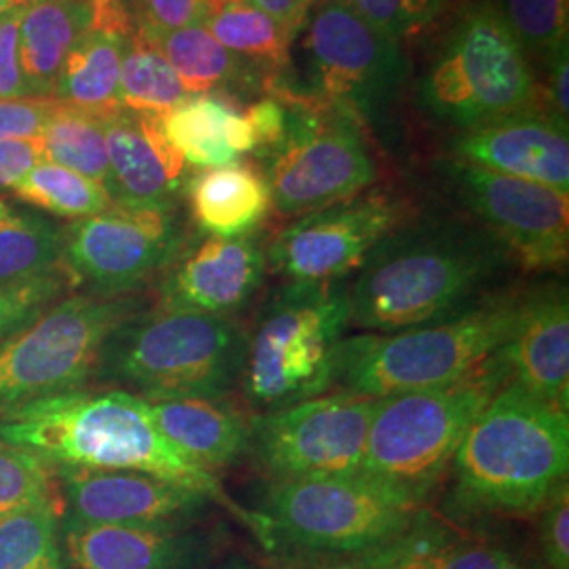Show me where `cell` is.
Wrapping results in <instances>:
<instances>
[{"label": "cell", "instance_id": "6da1fadb", "mask_svg": "<svg viewBox=\"0 0 569 569\" xmlns=\"http://www.w3.org/2000/svg\"><path fill=\"white\" fill-rule=\"evenodd\" d=\"M0 443L37 456L49 468L140 470L207 493L244 526L218 477L173 448L136 395L74 390L0 413Z\"/></svg>", "mask_w": 569, "mask_h": 569}, {"label": "cell", "instance_id": "7a4b0ae2", "mask_svg": "<svg viewBox=\"0 0 569 569\" xmlns=\"http://www.w3.org/2000/svg\"><path fill=\"white\" fill-rule=\"evenodd\" d=\"M510 258L481 226L430 220L399 226L348 284L350 326L390 333L475 302Z\"/></svg>", "mask_w": 569, "mask_h": 569}, {"label": "cell", "instance_id": "3957f363", "mask_svg": "<svg viewBox=\"0 0 569 569\" xmlns=\"http://www.w3.org/2000/svg\"><path fill=\"white\" fill-rule=\"evenodd\" d=\"M569 411L507 385L456 451L443 509L456 517L526 519L568 483Z\"/></svg>", "mask_w": 569, "mask_h": 569}, {"label": "cell", "instance_id": "277c9868", "mask_svg": "<svg viewBox=\"0 0 569 569\" xmlns=\"http://www.w3.org/2000/svg\"><path fill=\"white\" fill-rule=\"evenodd\" d=\"M244 346L232 319L142 308L103 340L91 378L148 403L224 399L241 382Z\"/></svg>", "mask_w": 569, "mask_h": 569}, {"label": "cell", "instance_id": "5b68a950", "mask_svg": "<svg viewBox=\"0 0 569 569\" xmlns=\"http://www.w3.org/2000/svg\"><path fill=\"white\" fill-rule=\"evenodd\" d=\"M523 291H500L422 326L345 338L333 390L385 399L443 387L472 373L507 345Z\"/></svg>", "mask_w": 569, "mask_h": 569}, {"label": "cell", "instance_id": "8992f818", "mask_svg": "<svg viewBox=\"0 0 569 569\" xmlns=\"http://www.w3.org/2000/svg\"><path fill=\"white\" fill-rule=\"evenodd\" d=\"M500 350L456 382L380 399L357 472L427 507L475 418L510 385Z\"/></svg>", "mask_w": 569, "mask_h": 569}, {"label": "cell", "instance_id": "52a82bcc", "mask_svg": "<svg viewBox=\"0 0 569 569\" xmlns=\"http://www.w3.org/2000/svg\"><path fill=\"white\" fill-rule=\"evenodd\" d=\"M422 507L359 472L272 481L247 528L279 563L361 555L399 536Z\"/></svg>", "mask_w": 569, "mask_h": 569}, {"label": "cell", "instance_id": "ba28073f", "mask_svg": "<svg viewBox=\"0 0 569 569\" xmlns=\"http://www.w3.org/2000/svg\"><path fill=\"white\" fill-rule=\"evenodd\" d=\"M350 326L348 284L287 281L247 333L239 387L258 413L333 390L338 352Z\"/></svg>", "mask_w": 569, "mask_h": 569}, {"label": "cell", "instance_id": "9c48e42d", "mask_svg": "<svg viewBox=\"0 0 569 569\" xmlns=\"http://www.w3.org/2000/svg\"><path fill=\"white\" fill-rule=\"evenodd\" d=\"M296 56L272 89L373 119L406 77L401 44L342 0H317L296 34Z\"/></svg>", "mask_w": 569, "mask_h": 569}, {"label": "cell", "instance_id": "30bf717a", "mask_svg": "<svg viewBox=\"0 0 569 569\" xmlns=\"http://www.w3.org/2000/svg\"><path fill=\"white\" fill-rule=\"evenodd\" d=\"M528 56L496 4H477L449 30L422 81L428 110L462 131L538 106Z\"/></svg>", "mask_w": 569, "mask_h": 569}, {"label": "cell", "instance_id": "8fae6325", "mask_svg": "<svg viewBox=\"0 0 569 569\" xmlns=\"http://www.w3.org/2000/svg\"><path fill=\"white\" fill-rule=\"evenodd\" d=\"M272 93L287 106V131L266 154L264 178L281 216L300 218L342 203L376 182L378 167L357 117L281 89Z\"/></svg>", "mask_w": 569, "mask_h": 569}, {"label": "cell", "instance_id": "7c38bea8", "mask_svg": "<svg viewBox=\"0 0 569 569\" xmlns=\"http://www.w3.org/2000/svg\"><path fill=\"white\" fill-rule=\"evenodd\" d=\"M140 296H63L32 323L0 342V413L74 392L91 380L103 340L142 310Z\"/></svg>", "mask_w": 569, "mask_h": 569}, {"label": "cell", "instance_id": "4fadbf2b", "mask_svg": "<svg viewBox=\"0 0 569 569\" xmlns=\"http://www.w3.org/2000/svg\"><path fill=\"white\" fill-rule=\"evenodd\" d=\"M378 403L376 397L338 390L258 413L247 458L270 483L357 472Z\"/></svg>", "mask_w": 569, "mask_h": 569}, {"label": "cell", "instance_id": "5bb4252c", "mask_svg": "<svg viewBox=\"0 0 569 569\" xmlns=\"http://www.w3.org/2000/svg\"><path fill=\"white\" fill-rule=\"evenodd\" d=\"M183 251L176 207H124L63 228L61 270L89 296L121 298L164 272Z\"/></svg>", "mask_w": 569, "mask_h": 569}, {"label": "cell", "instance_id": "9a60e30c", "mask_svg": "<svg viewBox=\"0 0 569 569\" xmlns=\"http://www.w3.org/2000/svg\"><path fill=\"white\" fill-rule=\"evenodd\" d=\"M460 201L526 270L568 262L569 192L456 161L449 167Z\"/></svg>", "mask_w": 569, "mask_h": 569}, {"label": "cell", "instance_id": "2e32d148", "mask_svg": "<svg viewBox=\"0 0 569 569\" xmlns=\"http://www.w3.org/2000/svg\"><path fill=\"white\" fill-rule=\"evenodd\" d=\"M302 569H545L486 517H456L422 507L399 536L361 555L283 563Z\"/></svg>", "mask_w": 569, "mask_h": 569}, {"label": "cell", "instance_id": "e0dca14e", "mask_svg": "<svg viewBox=\"0 0 569 569\" xmlns=\"http://www.w3.org/2000/svg\"><path fill=\"white\" fill-rule=\"evenodd\" d=\"M401 224V204L382 192L329 204L284 226L266 249L268 268L287 281H340Z\"/></svg>", "mask_w": 569, "mask_h": 569}, {"label": "cell", "instance_id": "ac0fdd59", "mask_svg": "<svg viewBox=\"0 0 569 569\" xmlns=\"http://www.w3.org/2000/svg\"><path fill=\"white\" fill-rule=\"evenodd\" d=\"M61 523L176 528L201 523L211 498L140 470L53 468Z\"/></svg>", "mask_w": 569, "mask_h": 569}, {"label": "cell", "instance_id": "d6986e66", "mask_svg": "<svg viewBox=\"0 0 569 569\" xmlns=\"http://www.w3.org/2000/svg\"><path fill=\"white\" fill-rule=\"evenodd\" d=\"M268 258L256 234L239 239L209 237L182 251L164 270L159 306L232 319L262 289Z\"/></svg>", "mask_w": 569, "mask_h": 569}, {"label": "cell", "instance_id": "ffe728a7", "mask_svg": "<svg viewBox=\"0 0 569 569\" xmlns=\"http://www.w3.org/2000/svg\"><path fill=\"white\" fill-rule=\"evenodd\" d=\"M458 161L569 192V133L540 106L462 131Z\"/></svg>", "mask_w": 569, "mask_h": 569}, {"label": "cell", "instance_id": "44dd1931", "mask_svg": "<svg viewBox=\"0 0 569 569\" xmlns=\"http://www.w3.org/2000/svg\"><path fill=\"white\" fill-rule=\"evenodd\" d=\"M218 536L201 523L117 528L61 523L66 569H211Z\"/></svg>", "mask_w": 569, "mask_h": 569}, {"label": "cell", "instance_id": "7402d4cb", "mask_svg": "<svg viewBox=\"0 0 569 569\" xmlns=\"http://www.w3.org/2000/svg\"><path fill=\"white\" fill-rule=\"evenodd\" d=\"M510 385L569 411V300L561 284L523 291L519 315L502 346Z\"/></svg>", "mask_w": 569, "mask_h": 569}, {"label": "cell", "instance_id": "603a6c76", "mask_svg": "<svg viewBox=\"0 0 569 569\" xmlns=\"http://www.w3.org/2000/svg\"><path fill=\"white\" fill-rule=\"evenodd\" d=\"M108 194L124 207H176L186 161L164 138L161 117L119 110L106 117Z\"/></svg>", "mask_w": 569, "mask_h": 569}, {"label": "cell", "instance_id": "cb8c5ba5", "mask_svg": "<svg viewBox=\"0 0 569 569\" xmlns=\"http://www.w3.org/2000/svg\"><path fill=\"white\" fill-rule=\"evenodd\" d=\"M148 406L164 439L204 470L234 467L247 458L251 420L224 399H173Z\"/></svg>", "mask_w": 569, "mask_h": 569}, {"label": "cell", "instance_id": "d4e9b609", "mask_svg": "<svg viewBox=\"0 0 569 569\" xmlns=\"http://www.w3.org/2000/svg\"><path fill=\"white\" fill-rule=\"evenodd\" d=\"M133 30L131 23L91 18L61 66L53 100L102 117L122 110V53Z\"/></svg>", "mask_w": 569, "mask_h": 569}, {"label": "cell", "instance_id": "484cf974", "mask_svg": "<svg viewBox=\"0 0 569 569\" xmlns=\"http://www.w3.org/2000/svg\"><path fill=\"white\" fill-rule=\"evenodd\" d=\"M188 201L197 226L218 239L253 234L272 207L264 176L239 163L203 169L188 182Z\"/></svg>", "mask_w": 569, "mask_h": 569}, {"label": "cell", "instance_id": "4316f807", "mask_svg": "<svg viewBox=\"0 0 569 569\" xmlns=\"http://www.w3.org/2000/svg\"><path fill=\"white\" fill-rule=\"evenodd\" d=\"M93 0H37L23 7L20 53L30 98H49L70 49L91 26Z\"/></svg>", "mask_w": 569, "mask_h": 569}, {"label": "cell", "instance_id": "83f0119b", "mask_svg": "<svg viewBox=\"0 0 569 569\" xmlns=\"http://www.w3.org/2000/svg\"><path fill=\"white\" fill-rule=\"evenodd\" d=\"M138 30L157 44V49L163 53L164 60L169 61L192 96L211 93L213 89L230 84L243 87L256 79L260 82L251 63L230 53L224 44L211 37L203 23L186 26L171 32H150L143 28Z\"/></svg>", "mask_w": 569, "mask_h": 569}, {"label": "cell", "instance_id": "f1b7e54d", "mask_svg": "<svg viewBox=\"0 0 569 569\" xmlns=\"http://www.w3.org/2000/svg\"><path fill=\"white\" fill-rule=\"evenodd\" d=\"M203 26L226 49L251 66L272 72L277 81L289 63L291 37L258 7L232 0L204 16Z\"/></svg>", "mask_w": 569, "mask_h": 569}, {"label": "cell", "instance_id": "f546056e", "mask_svg": "<svg viewBox=\"0 0 569 569\" xmlns=\"http://www.w3.org/2000/svg\"><path fill=\"white\" fill-rule=\"evenodd\" d=\"M39 138L42 161L77 171L103 188L108 186L110 161L106 143V117L58 102Z\"/></svg>", "mask_w": 569, "mask_h": 569}, {"label": "cell", "instance_id": "4dcf8cb0", "mask_svg": "<svg viewBox=\"0 0 569 569\" xmlns=\"http://www.w3.org/2000/svg\"><path fill=\"white\" fill-rule=\"evenodd\" d=\"M232 112V103L220 96L199 93L161 117V127L186 163L216 169L237 161L226 142V121Z\"/></svg>", "mask_w": 569, "mask_h": 569}, {"label": "cell", "instance_id": "1f68e13d", "mask_svg": "<svg viewBox=\"0 0 569 569\" xmlns=\"http://www.w3.org/2000/svg\"><path fill=\"white\" fill-rule=\"evenodd\" d=\"M190 98L192 93L183 87L157 44L140 30H133L122 53V108L138 114L164 117Z\"/></svg>", "mask_w": 569, "mask_h": 569}, {"label": "cell", "instance_id": "d6a6232c", "mask_svg": "<svg viewBox=\"0 0 569 569\" xmlns=\"http://www.w3.org/2000/svg\"><path fill=\"white\" fill-rule=\"evenodd\" d=\"M60 502L0 519V569H66Z\"/></svg>", "mask_w": 569, "mask_h": 569}, {"label": "cell", "instance_id": "836d02e7", "mask_svg": "<svg viewBox=\"0 0 569 569\" xmlns=\"http://www.w3.org/2000/svg\"><path fill=\"white\" fill-rule=\"evenodd\" d=\"M13 194L23 203L34 204L53 216L82 220L106 211L112 199L106 188L77 171L41 161L21 180Z\"/></svg>", "mask_w": 569, "mask_h": 569}, {"label": "cell", "instance_id": "e575fe53", "mask_svg": "<svg viewBox=\"0 0 569 569\" xmlns=\"http://www.w3.org/2000/svg\"><path fill=\"white\" fill-rule=\"evenodd\" d=\"M63 228L41 216L18 213L0 224V283L60 268Z\"/></svg>", "mask_w": 569, "mask_h": 569}, {"label": "cell", "instance_id": "d590c367", "mask_svg": "<svg viewBox=\"0 0 569 569\" xmlns=\"http://www.w3.org/2000/svg\"><path fill=\"white\" fill-rule=\"evenodd\" d=\"M496 7L526 56L549 61L568 44L569 0H500Z\"/></svg>", "mask_w": 569, "mask_h": 569}, {"label": "cell", "instance_id": "8d00e7d4", "mask_svg": "<svg viewBox=\"0 0 569 569\" xmlns=\"http://www.w3.org/2000/svg\"><path fill=\"white\" fill-rule=\"evenodd\" d=\"M44 502H60L53 468L23 449L0 443V519Z\"/></svg>", "mask_w": 569, "mask_h": 569}, {"label": "cell", "instance_id": "74e56055", "mask_svg": "<svg viewBox=\"0 0 569 569\" xmlns=\"http://www.w3.org/2000/svg\"><path fill=\"white\" fill-rule=\"evenodd\" d=\"M70 287L61 266L30 279L0 283V342L32 326L42 312L70 291Z\"/></svg>", "mask_w": 569, "mask_h": 569}, {"label": "cell", "instance_id": "f35d334b", "mask_svg": "<svg viewBox=\"0 0 569 569\" xmlns=\"http://www.w3.org/2000/svg\"><path fill=\"white\" fill-rule=\"evenodd\" d=\"M357 16L401 41L437 20L446 0H342Z\"/></svg>", "mask_w": 569, "mask_h": 569}, {"label": "cell", "instance_id": "ab89813d", "mask_svg": "<svg viewBox=\"0 0 569 569\" xmlns=\"http://www.w3.org/2000/svg\"><path fill=\"white\" fill-rule=\"evenodd\" d=\"M540 561L545 569H569V491L568 483L559 489L538 512Z\"/></svg>", "mask_w": 569, "mask_h": 569}, {"label": "cell", "instance_id": "60d3db41", "mask_svg": "<svg viewBox=\"0 0 569 569\" xmlns=\"http://www.w3.org/2000/svg\"><path fill=\"white\" fill-rule=\"evenodd\" d=\"M23 7H13L0 18V100H28L20 53V23Z\"/></svg>", "mask_w": 569, "mask_h": 569}, {"label": "cell", "instance_id": "b9f144b4", "mask_svg": "<svg viewBox=\"0 0 569 569\" xmlns=\"http://www.w3.org/2000/svg\"><path fill=\"white\" fill-rule=\"evenodd\" d=\"M58 102L49 98L0 100V140L37 138L51 119Z\"/></svg>", "mask_w": 569, "mask_h": 569}, {"label": "cell", "instance_id": "7bdbcfd3", "mask_svg": "<svg viewBox=\"0 0 569 569\" xmlns=\"http://www.w3.org/2000/svg\"><path fill=\"white\" fill-rule=\"evenodd\" d=\"M140 28L150 32H171L203 23V0H140Z\"/></svg>", "mask_w": 569, "mask_h": 569}, {"label": "cell", "instance_id": "ee69618b", "mask_svg": "<svg viewBox=\"0 0 569 569\" xmlns=\"http://www.w3.org/2000/svg\"><path fill=\"white\" fill-rule=\"evenodd\" d=\"M244 119L251 124L256 136V152L268 154L279 143L283 142L287 131V106L274 93H270L264 100L251 103Z\"/></svg>", "mask_w": 569, "mask_h": 569}, {"label": "cell", "instance_id": "f6af8a7d", "mask_svg": "<svg viewBox=\"0 0 569 569\" xmlns=\"http://www.w3.org/2000/svg\"><path fill=\"white\" fill-rule=\"evenodd\" d=\"M42 161L41 138L0 140V190H13Z\"/></svg>", "mask_w": 569, "mask_h": 569}, {"label": "cell", "instance_id": "bcb514c9", "mask_svg": "<svg viewBox=\"0 0 569 569\" xmlns=\"http://www.w3.org/2000/svg\"><path fill=\"white\" fill-rule=\"evenodd\" d=\"M244 2L264 11L270 20L277 21L283 28L293 42L317 0H244Z\"/></svg>", "mask_w": 569, "mask_h": 569}, {"label": "cell", "instance_id": "7dc6e473", "mask_svg": "<svg viewBox=\"0 0 569 569\" xmlns=\"http://www.w3.org/2000/svg\"><path fill=\"white\" fill-rule=\"evenodd\" d=\"M549 112L557 121L568 124L569 60L568 44L561 47L549 61Z\"/></svg>", "mask_w": 569, "mask_h": 569}, {"label": "cell", "instance_id": "c3c4849f", "mask_svg": "<svg viewBox=\"0 0 569 569\" xmlns=\"http://www.w3.org/2000/svg\"><path fill=\"white\" fill-rule=\"evenodd\" d=\"M226 142L237 157L247 154V152H256V148H258L251 124L237 110L226 121Z\"/></svg>", "mask_w": 569, "mask_h": 569}, {"label": "cell", "instance_id": "681fc988", "mask_svg": "<svg viewBox=\"0 0 569 569\" xmlns=\"http://www.w3.org/2000/svg\"><path fill=\"white\" fill-rule=\"evenodd\" d=\"M218 569H258L256 566H251L249 561H244L241 557H234V559H230L228 563L224 566H220Z\"/></svg>", "mask_w": 569, "mask_h": 569}, {"label": "cell", "instance_id": "f907efd6", "mask_svg": "<svg viewBox=\"0 0 569 569\" xmlns=\"http://www.w3.org/2000/svg\"><path fill=\"white\" fill-rule=\"evenodd\" d=\"M13 211L9 209V204L4 203V201H0V224H7L9 220H13Z\"/></svg>", "mask_w": 569, "mask_h": 569}, {"label": "cell", "instance_id": "816d5d0a", "mask_svg": "<svg viewBox=\"0 0 569 569\" xmlns=\"http://www.w3.org/2000/svg\"><path fill=\"white\" fill-rule=\"evenodd\" d=\"M228 2H232V0H203L204 11L211 13L213 9H218V7H222V4H228ZM207 13H204V16H207Z\"/></svg>", "mask_w": 569, "mask_h": 569}, {"label": "cell", "instance_id": "f5cc1de1", "mask_svg": "<svg viewBox=\"0 0 569 569\" xmlns=\"http://www.w3.org/2000/svg\"><path fill=\"white\" fill-rule=\"evenodd\" d=\"M11 9H13V7H11V4H9V2H4V0H0V18H2V16H4V13H7V11H11Z\"/></svg>", "mask_w": 569, "mask_h": 569}, {"label": "cell", "instance_id": "db71d44e", "mask_svg": "<svg viewBox=\"0 0 569 569\" xmlns=\"http://www.w3.org/2000/svg\"><path fill=\"white\" fill-rule=\"evenodd\" d=\"M284 569H302V568H291V566H284Z\"/></svg>", "mask_w": 569, "mask_h": 569}]
</instances>
